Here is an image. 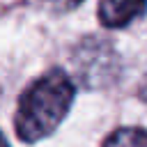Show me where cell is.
<instances>
[{
    "instance_id": "obj_6",
    "label": "cell",
    "mask_w": 147,
    "mask_h": 147,
    "mask_svg": "<svg viewBox=\"0 0 147 147\" xmlns=\"http://www.w3.org/2000/svg\"><path fill=\"white\" fill-rule=\"evenodd\" d=\"M142 96H145V101H147V78H145V83H142V92H140Z\"/></svg>"
},
{
    "instance_id": "obj_4",
    "label": "cell",
    "mask_w": 147,
    "mask_h": 147,
    "mask_svg": "<svg viewBox=\"0 0 147 147\" xmlns=\"http://www.w3.org/2000/svg\"><path fill=\"white\" fill-rule=\"evenodd\" d=\"M103 147H147V129H140V126L115 129L103 140Z\"/></svg>"
},
{
    "instance_id": "obj_5",
    "label": "cell",
    "mask_w": 147,
    "mask_h": 147,
    "mask_svg": "<svg viewBox=\"0 0 147 147\" xmlns=\"http://www.w3.org/2000/svg\"><path fill=\"white\" fill-rule=\"evenodd\" d=\"M46 5H51V7H55L57 11H69V9H74V7H78L83 0H44Z\"/></svg>"
},
{
    "instance_id": "obj_1",
    "label": "cell",
    "mask_w": 147,
    "mask_h": 147,
    "mask_svg": "<svg viewBox=\"0 0 147 147\" xmlns=\"http://www.w3.org/2000/svg\"><path fill=\"white\" fill-rule=\"evenodd\" d=\"M76 96L74 80L62 69H51L32 80L18 99L14 126L23 142H37L51 136L67 117Z\"/></svg>"
},
{
    "instance_id": "obj_7",
    "label": "cell",
    "mask_w": 147,
    "mask_h": 147,
    "mask_svg": "<svg viewBox=\"0 0 147 147\" xmlns=\"http://www.w3.org/2000/svg\"><path fill=\"white\" fill-rule=\"evenodd\" d=\"M0 147H9V145H7V140H5V136H2V133H0Z\"/></svg>"
},
{
    "instance_id": "obj_3",
    "label": "cell",
    "mask_w": 147,
    "mask_h": 147,
    "mask_svg": "<svg viewBox=\"0 0 147 147\" xmlns=\"http://www.w3.org/2000/svg\"><path fill=\"white\" fill-rule=\"evenodd\" d=\"M96 11L103 28L117 30L138 21L147 11V0H99Z\"/></svg>"
},
{
    "instance_id": "obj_2",
    "label": "cell",
    "mask_w": 147,
    "mask_h": 147,
    "mask_svg": "<svg viewBox=\"0 0 147 147\" xmlns=\"http://www.w3.org/2000/svg\"><path fill=\"white\" fill-rule=\"evenodd\" d=\"M76 64H78V76L87 87L103 85L106 78H113L117 71V53L106 44V41H85L78 46L76 53Z\"/></svg>"
}]
</instances>
